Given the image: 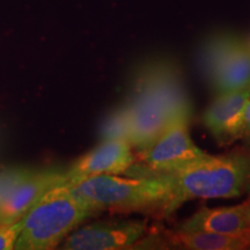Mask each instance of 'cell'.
Listing matches in <instances>:
<instances>
[{"label":"cell","instance_id":"6da1fadb","mask_svg":"<svg viewBox=\"0 0 250 250\" xmlns=\"http://www.w3.org/2000/svg\"><path fill=\"white\" fill-rule=\"evenodd\" d=\"M132 136L131 147H148L181 117L191 116V104L179 71L167 62L144 65L134 78L127 101Z\"/></svg>","mask_w":250,"mask_h":250},{"label":"cell","instance_id":"7a4b0ae2","mask_svg":"<svg viewBox=\"0 0 250 250\" xmlns=\"http://www.w3.org/2000/svg\"><path fill=\"white\" fill-rule=\"evenodd\" d=\"M159 175L170 187L171 199L165 215L191 199L235 198L247 191L250 182V154H208L180 169Z\"/></svg>","mask_w":250,"mask_h":250},{"label":"cell","instance_id":"3957f363","mask_svg":"<svg viewBox=\"0 0 250 250\" xmlns=\"http://www.w3.org/2000/svg\"><path fill=\"white\" fill-rule=\"evenodd\" d=\"M73 196L93 212L161 210L166 213L171 199L170 187L159 175L120 177L96 175L65 183Z\"/></svg>","mask_w":250,"mask_h":250},{"label":"cell","instance_id":"277c9868","mask_svg":"<svg viewBox=\"0 0 250 250\" xmlns=\"http://www.w3.org/2000/svg\"><path fill=\"white\" fill-rule=\"evenodd\" d=\"M93 215L65 183L49 189L20 219L14 249H55L79 225Z\"/></svg>","mask_w":250,"mask_h":250},{"label":"cell","instance_id":"5b68a950","mask_svg":"<svg viewBox=\"0 0 250 250\" xmlns=\"http://www.w3.org/2000/svg\"><path fill=\"white\" fill-rule=\"evenodd\" d=\"M189 118L175 120L148 147L140 149L125 171L129 176L164 174L201 160L208 153L197 147L189 133Z\"/></svg>","mask_w":250,"mask_h":250},{"label":"cell","instance_id":"8992f818","mask_svg":"<svg viewBox=\"0 0 250 250\" xmlns=\"http://www.w3.org/2000/svg\"><path fill=\"white\" fill-rule=\"evenodd\" d=\"M203 70L217 94L250 87V45L229 34L215 35L206 42Z\"/></svg>","mask_w":250,"mask_h":250},{"label":"cell","instance_id":"52a82bcc","mask_svg":"<svg viewBox=\"0 0 250 250\" xmlns=\"http://www.w3.org/2000/svg\"><path fill=\"white\" fill-rule=\"evenodd\" d=\"M147 229L146 220L100 221L68 234L61 245L66 250H122L134 248Z\"/></svg>","mask_w":250,"mask_h":250},{"label":"cell","instance_id":"ba28073f","mask_svg":"<svg viewBox=\"0 0 250 250\" xmlns=\"http://www.w3.org/2000/svg\"><path fill=\"white\" fill-rule=\"evenodd\" d=\"M131 145L124 140H102L96 147L80 156L65 173V183L96 175L125 174L134 162Z\"/></svg>","mask_w":250,"mask_h":250},{"label":"cell","instance_id":"9c48e42d","mask_svg":"<svg viewBox=\"0 0 250 250\" xmlns=\"http://www.w3.org/2000/svg\"><path fill=\"white\" fill-rule=\"evenodd\" d=\"M61 183H65V173L28 170L0 199V224L20 220L49 189Z\"/></svg>","mask_w":250,"mask_h":250},{"label":"cell","instance_id":"30bf717a","mask_svg":"<svg viewBox=\"0 0 250 250\" xmlns=\"http://www.w3.org/2000/svg\"><path fill=\"white\" fill-rule=\"evenodd\" d=\"M250 87L235 92L218 94L203 115L205 127L220 145H230L241 139L243 117Z\"/></svg>","mask_w":250,"mask_h":250},{"label":"cell","instance_id":"8fae6325","mask_svg":"<svg viewBox=\"0 0 250 250\" xmlns=\"http://www.w3.org/2000/svg\"><path fill=\"white\" fill-rule=\"evenodd\" d=\"M176 229L186 232L204 230L224 235L245 237L248 233L245 215V202L239 205L226 208H203L177 225Z\"/></svg>","mask_w":250,"mask_h":250},{"label":"cell","instance_id":"7c38bea8","mask_svg":"<svg viewBox=\"0 0 250 250\" xmlns=\"http://www.w3.org/2000/svg\"><path fill=\"white\" fill-rule=\"evenodd\" d=\"M167 239L170 245L176 248L189 250H241L247 249L246 239L242 236H230L224 234L195 230L176 229L174 233L168 234Z\"/></svg>","mask_w":250,"mask_h":250},{"label":"cell","instance_id":"4fadbf2b","mask_svg":"<svg viewBox=\"0 0 250 250\" xmlns=\"http://www.w3.org/2000/svg\"><path fill=\"white\" fill-rule=\"evenodd\" d=\"M100 134L102 140H124L131 143L132 127L126 105L123 104L105 118Z\"/></svg>","mask_w":250,"mask_h":250},{"label":"cell","instance_id":"5bb4252c","mask_svg":"<svg viewBox=\"0 0 250 250\" xmlns=\"http://www.w3.org/2000/svg\"><path fill=\"white\" fill-rule=\"evenodd\" d=\"M20 233V221L11 224H0V250L14 249Z\"/></svg>","mask_w":250,"mask_h":250},{"label":"cell","instance_id":"9a60e30c","mask_svg":"<svg viewBox=\"0 0 250 250\" xmlns=\"http://www.w3.org/2000/svg\"><path fill=\"white\" fill-rule=\"evenodd\" d=\"M241 139L246 143V145L250 146V96L247 101L245 109V117H243V130Z\"/></svg>","mask_w":250,"mask_h":250},{"label":"cell","instance_id":"2e32d148","mask_svg":"<svg viewBox=\"0 0 250 250\" xmlns=\"http://www.w3.org/2000/svg\"><path fill=\"white\" fill-rule=\"evenodd\" d=\"M245 215H246V223L248 227V233L246 234L245 239L247 241V248L250 246V198L245 202Z\"/></svg>","mask_w":250,"mask_h":250},{"label":"cell","instance_id":"e0dca14e","mask_svg":"<svg viewBox=\"0 0 250 250\" xmlns=\"http://www.w3.org/2000/svg\"><path fill=\"white\" fill-rule=\"evenodd\" d=\"M247 191H248V192L250 193V182H249V184H248V188H247Z\"/></svg>","mask_w":250,"mask_h":250},{"label":"cell","instance_id":"ac0fdd59","mask_svg":"<svg viewBox=\"0 0 250 250\" xmlns=\"http://www.w3.org/2000/svg\"><path fill=\"white\" fill-rule=\"evenodd\" d=\"M247 249H250V246H249V247H248V248H247Z\"/></svg>","mask_w":250,"mask_h":250},{"label":"cell","instance_id":"d6986e66","mask_svg":"<svg viewBox=\"0 0 250 250\" xmlns=\"http://www.w3.org/2000/svg\"><path fill=\"white\" fill-rule=\"evenodd\" d=\"M249 45H250V42H249Z\"/></svg>","mask_w":250,"mask_h":250}]
</instances>
